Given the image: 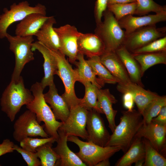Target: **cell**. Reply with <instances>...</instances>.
<instances>
[{"label": "cell", "instance_id": "cell-1", "mask_svg": "<svg viewBox=\"0 0 166 166\" xmlns=\"http://www.w3.org/2000/svg\"><path fill=\"white\" fill-rule=\"evenodd\" d=\"M142 115L137 111H123L119 124L110 135L106 146H118L125 153L144 123Z\"/></svg>", "mask_w": 166, "mask_h": 166}, {"label": "cell", "instance_id": "cell-2", "mask_svg": "<svg viewBox=\"0 0 166 166\" xmlns=\"http://www.w3.org/2000/svg\"><path fill=\"white\" fill-rule=\"evenodd\" d=\"M44 89L40 82H37L34 84L30 90L34 99L26 105L28 109L35 114L39 123H44L45 130L49 136L54 138L57 141L58 137L57 130L63 122L56 119L51 109L45 101Z\"/></svg>", "mask_w": 166, "mask_h": 166}, {"label": "cell", "instance_id": "cell-3", "mask_svg": "<svg viewBox=\"0 0 166 166\" xmlns=\"http://www.w3.org/2000/svg\"><path fill=\"white\" fill-rule=\"evenodd\" d=\"M31 91L25 88L21 76L17 81H11L3 92L0 99L2 110L12 122L21 107L33 99Z\"/></svg>", "mask_w": 166, "mask_h": 166}, {"label": "cell", "instance_id": "cell-4", "mask_svg": "<svg viewBox=\"0 0 166 166\" xmlns=\"http://www.w3.org/2000/svg\"><path fill=\"white\" fill-rule=\"evenodd\" d=\"M104 21L96 25L94 33L104 42L105 51H115L123 45L126 34L113 13L107 9L103 14Z\"/></svg>", "mask_w": 166, "mask_h": 166}, {"label": "cell", "instance_id": "cell-5", "mask_svg": "<svg viewBox=\"0 0 166 166\" xmlns=\"http://www.w3.org/2000/svg\"><path fill=\"white\" fill-rule=\"evenodd\" d=\"M51 51L57 62L58 70L56 75L61 79L65 87V91L61 96L70 109L79 105L81 99L77 97L75 92V84L77 81V71L76 69H73L65 55L59 50Z\"/></svg>", "mask_w": 166, "mask_h": 166}, {"label": "cell", "instance_id": "cell-6", "mask_svg": "<svg viewBox=\"0 0 166 166\" xmlns=\"http://www.w3.org/2000/svg\"><path fill=\"white\" fill-rule=\"evenodd\" d=\"M6 38L10 43V49L14 53L15 57V65L11 81H16L19 80L25 65L34 59L31 49L34 39L33 36H13L8 33Z\"/></svg>", "mask_w": 166, "mask_h": 166}, {"label": "cell", "instance_id": "cell-7", "mask_svg": "<svg viewBox=\"0 0 166 166\" xmlns=\"http://www.w3.org/2000/svg\"><path fill=\"white\" fill-rule=\"evenodd\" d=\"M67 140L78 146L79 151L76 154L87 166H95L101 161L109 159L121 150L118 146L102 147L93 143L82 141L74 136H68Z\"/></svg>", "mask_w": 166, "mask_h": 166}, {"label": "cell", "instance_id": "cell-8", "mask_svg": "<svg viewBox=\"0 0 166 166\" xmlns=\"http://www.w3.org/2000/svg\"><path fill=\"white\" fill-rule=\"evenodd\" d=\"M4 13L0 15V38H6L7 30L13 23L21 21L28 15L33 13H38L46 15V8L40 3L35 6H31L26 1L18 4L14 3L8 10L3 9Z\"/></svg>", "mask_w": 166, "mask_h": 166}, {"label": "cell", "instance_id": "cell-9", "mask_svg": "<svg viewBox=\"0 0 166 166\" xmlns=\"http://www.w3.org/2000/svg\"><path fill=\"white\" fill-rule=\"evenodd\" d=\"M14 129L13 138L19 142L28 137L49 136L44 129V126H41L38 121L35 114L29 109L20 115L15 121Z\"/></svg>", "mask_w": 166, "mask_h": 166}, {"label": "cell", "instance_id": "cell-10", "mask_svg": "<svg viewBox=\"0 0 166 166\" xmlns=\"http://www.w3.org/2000/svg\"><path fill=\"white\" fill-rule=\"evenodd\" d=\"M166 36V26L157 28L156 25L148 26L138 29L126 35L123 45L131 53Z\"/></svg>", "mask_w": 166, "mask_h": 166}, {"label": "cell", "instance_id": "cell-11", "mask_svg": "<svg viewBox=\"0 0 166 166\" xmlns=\"http://www.w3.org/2000/svg\"><path fill=\"white\" fill-rule=\"evenodd\" d=\"M88 112V110L80 105L70 108L69 116L58 128L68 136H79L87 140L86 125Z\"/></svg>", "mask_w": 166, "mask_h": 166}, {"label": "cell", "instance_id": "cell-12", "mask_svg": "<svg viewBox=\"0 0 166 166\" xmlns=\"http://www.w3.org/2000/svg\"><path fill=\"white\" fill-rule=\"evenodd\" d=\"M53 28L59 39V51L68 57L69 62L74 64L78 53L77 40L81 32L75 26L69 24Z\"/></svg>", "mask_w": 166, "mask_h": 166}, {"label": "cell", "instance_id": "cell-13", "mask_svg": "<svg viewBox=\"0 0 166 166\" xmlns=\"http://www.w3.org/2000/svg\"><path fill=\"white\" fill-rule=\"evenodd\" d=\"M100 113L94 109L88 110L86 125L87 141L98 145L106 146L110 135Z\"/></svg>", "mask_w": 166, "mask_h": 166}, {"label": "cell", "instance_id": "cell-14", "mask_svg": "<svg viewBox=\"0 0 166 166\" xmlns=\"http://www.w3.org/2000/svg\"><path fill=\"white\" fill-rule=\"evenodd\" d=\"M166 136V124L152 120L148 123H143L135 137L143 138L147 139L158 152L165 157Z\"/></svg>", "mask_w": 166, "mask_h": 166}, {"label": "cell", "instance_id": "cell-15", "mask_svg": "<svg viewBox=\"0 0 166 166\" xmlns=\"http://www.w3.org/2000/svg\"><path fill=\"white\" fill-rule=\"evenodd\" d=\"M117 89L118 91L122 93L129 92L132 94L138 111L141 115L148 105L160 96L156 93L145 90L143 87L132 82L126 83H118Z\"/></svg>", "mask_w": 166, "mask_h": 166}, {"label": "cell", "instance_id": "cell-16", "mask_svg": "<svg viewBox=\"0 0 166 166\" xmlns=\"http://www.w3.org/2000/svg\"><path fill=\"white\" fill-rule=\"evenodd\" d=\"M166 20V12H164L138 17L129 14L122 18L118 22L121 27L125 29L127 35L139 28L155 25L157 23Z\"/></svg>", "mask_w": 166, "mask_h": 166}, {"label": "cell", "instance_id": "cell-17", "mask_svg": "<svg viewBox=\"0 0 166 166\" xmlns=\"http://www.w3.org/2000/svg\"><path fill=\"white\" fill-rule=\"evenodd\" d=\"M31 49L33 51L38 50L44 58V76L40 83L44 89L54 83V75L56 74L58 70L57 61L51 50L38 41L32 43Z\"/></svg>", "mask_w": 166, "mask_h": 166}, {"label": "cell", "instance_id": "cell-18", "mask_svg": "<svg viewBox=\"0 0 166 166\" xmlns=\"http://www.w3.org/2000/svg\"><path fill=\"white\" fill-rule=\"evenodd\" d=\"M78 53L89 58L100 56L105 51V44L100 37L95 33L81 32L77 40Z\"/></svg>", "mask_w": 166, "mask_h": 166}, {"label": "cell", "instance_id": "cell-19", "mask_svg": "<svg viewBox=\"0 0 166 166\" xmlns=\"http://www.w3.org/2000/svg\"><path fill=\"white\" fill-rule=\"evenodd\" d=\"M58 137L56 147L53 149L59 156V166H86V165L77 155L71 151L67 144L68 136L62 130L58 129Z\"/></svg>", "mask_w": 166, "mask_h": 166}, {"label": "cell", "instance_id": "cell-20", "mask_svg": "<svg viewBox=\"0 0 166 166\" xmlns=\"http://www.w3.org/2000/svg\"><path fill=\"white\" fill-rule=\"evenodd\" d=\"M100 57L102 63L119 81V83L132 82L124 65L115 52L105 51Z\"/></svg>", "mask_w": 166, "mask_h": 166}, {"label": "cell", "instance_id": "cell-21", "mask_svg": "<svg viewBox=\"0 0 166 166\" xmlns=\"http://www.w3.org/2000/svg\"><path fill=\"white\" fill-rule=\"evenodd\" d=\"M49 86V91L44 94V99L49 104L56 119L63 122L69 116L70 109L61 96L58 94L54 83Z\"/></svg>", "mask_w": 166, "mask_h": 166}, {"label": "cell", "instance_id": "cell-22", "mask_svg": "<svg viewBox=\"0 0 166 166\" xmlns=\"http://www.w3.org/2000/svg\"><path fill=\"white\" fill-rule=\"evenodd\" d=\"M117 101L109 89H99L97 92V106L101 113L104 114L109 123V127L113 132L116 126L115 119L117 111L113 109V105Z\"/></svg>", "mask_w": 166, "mask_h": 166}, {"label": "cell", "instance_id": "cell-23", "mask_svg": "<svg viewBox=\"0 0 166 166\" xmlns=\"http://www.w3.org/2000/svg\"><path fill=\"white\" fill-rule=\"evenodd\" d=\"M56 21L53 16H50L35 34L38 41L53 51L60 50V44L58 35L54 29Z\"/></svg>", "mask_w": 166, "mask_h": 166}, {"label": "cell", "instance_id": "cell-24", "mask_svg": "<svg viewBox=\"0 0 166 166\" xmlns=\"http://www.w3.org/2000/svg\"><path fill=\"white\" fill-rule=\"evenodd\" d=\"M49 17L38 13L28 15L17 25L15 31V35L21 36H35Z\"/></svg>", "mask_w": 166, "mask_h": 166}, {"label": "cell", "instance_id": "cell-25", "mask_svg": "<svg viewBox=\"0 0 166 166\" xmlns=\"http://www.w3.org/2000/svg\"><path fill=\"white\" fill-rule=\"evenodd\" d=\"M124 65L131 81L143 87L140 68L132 53L122 45L115 51Z\"/></svg>", "mask_w": 166, "mask_h": 166}, {"label": "cell", "instance_id": "cell-26", "mask_svg": "<svg viewBox=\"0 0 166 166\" xmlns=\"http://www.w3.org/2000/svg\"><path fill=\"white\" fill-rule=\"evenodd\" d=\"M145 149L143 139L135 137L130 147L117 161L115 166H131L138 160L144 158Z\"/></svg>", "mask_w": 166, "mask_h": 166}, {"label": "cell", "instance_id": "cell-27", "mask_svg": "<svg viewBox=\"0 0 166 166\" xmlns=\"http://www.w3.org/2000/svg\"><path fill=\"white\" fill-rule=\"evenodd\" d=\"M77 60L74 64L76 66L77 81L83 84L89 82L96 85L99 89L102 86L95 75L91 66L84 58V55L78 53Z\"/></svg>", "mask_w": 166, "mask_h": 166}, {"label": "cell", "instance_id": "cell-28", "mask_svg": "<svg viewBox=\"0 0 166 166\" xmlns=\"http://www.w3.org/2000/svg\"><path fill=\"white\" fill-rule=\"evenodd\" d=\"M132 54L140 65L142 76L144 72L151 66L158 64H166V51L136 54Z\"/></svg>", "mask_w": 166, "mask_h": 166}, {"label": "cell", "instance_id": "cell-29", "mask_svg": "<svg viewBox=\"0 0 166 166\" xmlns=\"http://www.w3.org/2000/svg\"><path fill=\"white\" fill-rule=\"evenodd\" d=\"M91 66L101 86L105 83L115 84L119 82V81L114 77L101 62L100 56H95L87 60Z\"/></svg>", "mask_w": 166, "mask_h": 166}, {"label": "cell", "instance_id": "cell-30", "mask_svg": "<svg viewBox=\"0 0 166 166\" xmlns=\"http://www.w3.org/2000/svg\"><path fill=\"white\" fill-rule=\"evenodd\" d=\"M51 142L45 143L35 149V153L39 159L41 166H59V156L53 150Z\"/></svg>", "mask_w": 166, "mask_h": 166}, {"label": "cell", "instance_id": "cell-31", "mask_svg": "<svg viewBox=\"0 0 166 166\" xmlns=\"http://www.w3.org/2000/svg\"><path fill=\"white\" fill-rule=\"evenodd\" d=\"M83 85L85 87V94L84 97L81 98L79 105L88 110L93 109L101 113L97 106V92L99 89L89 82Z\"/></svg>", "mask_w": 166, "mask_h": 166}, {"label": "cell", "instance_id": "cell-32", "mask_svg": "<svg viewBox=\"0 0 166 166\" xmlns=\"http://www.w3.org/2000/svg\"><path fill=\"white\" fill-rule=\"evenodd\" d=\"M143 139L145 152L143 166H166L165 157L158 152L148 140Z\"/></svg>", "mask_w": 166, "mask_h": 166}, {"label": "cell", "instance_id": "cell-33", "mask_svg": "<svg viewBox=\"0 0 166 166\" xmlns=\"http://www.w3.org/2000/svg\"><path fill=\"white\" fill-rule=\"evenodd\" d=\"M166 106V96H160L149 103L142 114L144 123H148L159 114L161 108Z\"/></svg>", "mask_w": 166, "mask_h": 166}, {"label": "cell", "instance_id": "cell-34", "mask_svg": "<svg viewBox=\"0 0 166 166\" xmlns=\"http://www.w3.org/2000/svg\"><path fill=\"white\" fill-rule=\"evenodd\" d=\"M137 8L134 14L141 16L151 12L156 14L166 12V6H162L153 0H136Z\"/></svg>", "mask_w": 166, "mask_h": 166}, {"label": "cell", "instance_id": "cell-35", "mask_svg": "<svg viewBox=\"0 0 166 166\" xmlns=\"http://www.w3.org/2000/svg\"><path fill=\"white\" fill-rule=\"evenodd\" d=\"M137 8L136 2L108 5L107 9L111 12L119 21L125 16L134 14Z\"/></svg>", "mask_w": 166, "mask_h": 166}, {"label": "cell", "instance_id": "cell-36", "mask_svg": "<svg viewBox=\"0 0 166 166\" xmlns=\"http://www.w3.org/2000/svg\"><path fill=\"white\" fill-rule=\"evenodd\" d=\"M56 141L54 138L49 136L47 138H39L28 137L20 142V146L25 150L35 152V149L38 147L47 143H54Z\"/></svg>", "mask_w": 166, "mask_h": 166}, {"label": "cell", "instance_id": "cell-37", "mask_svg": "<svg viewBox=\"0 0 166 166\" xmlns=\"http://www.w3.org/2000/svg\"><path fill=\"white\" fill-rule=\"evenodd\" d=\"M166 51V36L156 40L131 53L133 54Z\"/></svg>", "mask_w": 166, "mask_h": 166}, {"label": "cell", "instance_id": "cell-38", "mask_svg": "<svg viewBox=\"0 0 166 166\" xmlns=\"http://www.w3.org/2000/svg\"><path fill=\"white\" fill-rule=\"evenodd\" d=\"M13 148L22 155L28 166H40L41 164L39 159L35 152L25 150L20 146L14 144Z\"/></svg>", "mask_w": 166, "mask_h": 166}, {"label": "cell", "instance_id": "cell-39", "mask_svg": "<svg viewBox=\"0 0 166 166\" xmlns=\"http://www.w3.org/2000/svg\"><path fill=\"white\" fill-rule=\"evenodd\" d=\"M108 0H97L94 10V15L96 25L102 22L104 12L107 9Z\"/></svg>", "mask_w": 166, "mask_h": 166}, {"label": "cell", "instance_id": "cell-40", "mask_svg": "<svg viewBox=\"0 0 166 166\" xmlns=\"http://www.w3.org/2000/svg\"><path fill=\"white\" fill-rule=\"evenodd\" d=\"M14 143L8 139L4 140L0 144V156L6 153H11L14 150Z\"/></svg>", "mask_w": 166, "mask_h": 166}, {"label": "cell", "instance_id": "cell-41", "mask_svg": "<svg viewBox=\"0 0 166 166\" xmlns=\"http://www.w3.org/2000/svg\"><path fill=\"white\" fill-rule=\"evenodd\" d=\"M123 94V100L124 106L128 111H132L133 109L134 102L132 95L129 92H126Z\"/></svg>", "mask_w": 166, "mask_h": 166}, {"label": "cell", "instance_id": "cell-42", "mask_svg": "<svg viewBox=\"0 0 166 166\" xmlns=\"http://www.w3.org/2000/svg\"><path fill=\"white\" fill-rule=\"evenodd\" d=\"M152 120L159 123L166 124V106L163 107L157 116Z\"/></svg>", "mask_w": 166, "mask_h": 166}, {"label": "cell", "instance_id": "cell-43", "mask_svg": "<svg viewBox=\"0 0 166 166\" xmlns=\"http://www.w3.org/2000/svg\"><path fill=\"white\" fill-rule=\"evenodd\" d=\"M136 2V0H108L107 5L117 3H127Z\"/></svg>", "mask_w": 166, "mask_h": 166}, {"label": "cell", "instance_id": "cell-44", "mask_svg": "<svg viewBox=\"0 0 166 166\" xmlns=\"http://www.w3.org/2000/svg\"><path fill=\"white\" fill-rule=\"evenodd\" d=\"M110 164L109 161V159H104L98 163L95 166H109Z\"/></svg>", "mask_w": 166, "mask_h": 166}, {"label": "cell", "instance_id": "cell-45", "mask_svg": "<svg viewBox=\"0 0 166 166\" xmlns=\"http://www.w3.org/2000/svg\"><path fill=\"white\" fill-rule=\"evenodd\" d=\"M144 161V158L139 160L135 163V166H143Z\"/></svg>", "mask_w": 166, "mask_h": 166}]
</instances>
